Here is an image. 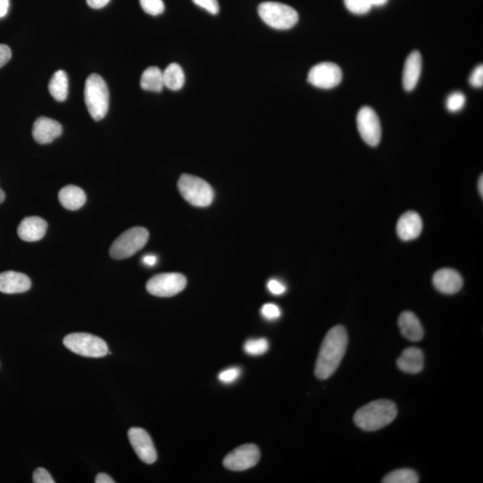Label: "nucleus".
<instances>
[{"instance_id": "nucleus-1", "label": "nucleus", "mask_w": 483, "mask_h": 483, "mask_svg": "<svg viewBox=\"0 0 483 483\" xmlns=\"http://www.w3.org/2000/svg\"><path fill=\"white\" fill-rule=\"evenodd\" d=\"M348 344V332L343 326H336L328 332L316 361L317 378L327 379L334 374L345 357Z\"/></svg>"}, {"instance_id": "nucleus-2", "label": "nucleus", "mask_w": 483, "mask_h": 483, "mask_svg": "<svg viewBox=\"0 0 483 483\" xmlns=\"http://www.w3.org/2000/svg\"><path fill=\"white\" fill-rule=\"evenodd\" d=\"M398 416L395 403L375 400L358 409L354 416L355 425L363 431H375L390 425Z\"/></svg>"}, {"instance_id": "nucleus-3", "label": "nucleus", "mask_w": 483, "mask_h": 483, "mask_svg": "<svg viewBox=\"0 0 483 483\" xmlns=\"http://www.w3.org/2000/svg\"><path fill=\"white\" fill-rule=\"evenodd\" d=\"M85 100L89 113L94 120H102L108 113L109 93L108 85L102 77L93 74L85 82Z\"/></svg>"}, {"instance_id": "nucleus-4", "label": "nucleus", "mask_w": 483, "mask_h": 483, "mask_svg": "<svg viewBox=\"0 0 483 483\" xmlns=\"http://www.w3.org/2000/svg\"><path fill=\"white\" fill-rule=\"evenodd\" d=\"M177 188L183 199L195 207H207L214 199V191L209 183L192 175H182Z\"/></svg>"}, {"instance_id": "nucleus-5", "label": "nucleus", "mask_w": 483, "mask_h": 483, "mask_svg": "<svg viewBox=\"0 0 483 483\" xmlns=\"http://www.w3.org/2000/svg\"><path fill=\"white\" fill-rule=\"evenodd\" d=\"M258 13L263 22L277 30L291 29L299 19L294 8L280 2H263L258 8Z\"/></svg>"}, {"instance_id": "nucleus-6", "label": "nucleus", "mask_w": 483, "mask_h": 483, "mask_svg": "<svg viewBox=\"0 0 483 483\" xmlns=\"http://www.w3.org/2000/svg\"><path fill=\"white\" fill-rule=\"evenodd\" d=\"M149 239L146 228L135 227L121 234L111 245L109 254L115 260L126 259L145 247Z\"/></svg>"}, {"instance_id": "nucleus-7", "label": "nucleus", "mask_w": 483, "mask_h": 483, "mask_svg": "<svg viewBox=\"0 0 483 483\" xmlns=\"http://www.w3.org/2000/svg\"><path fill=\"white\" fill-rule=\"evenodd\" d=\"M63 343L71 352L82 357L100 358L109 354V348L104 340L91 334H69L65 337Z\"/></svg>"}, {"instance_id": "nucleus-8", "label": "nucleus", "mask_w": 483, "mask_h": 483, "mask_svg": "<svg viewBox=\"0 0 483 483\" xmlns=\"http://www.w3.org/2000/svg\"><path fill=\"white\" fill-rule=\"evenodd\" d=\"M186 278L180 273H163L154 276L146 284L147 291L159 297H171L186 289Z\"/></svg>"}, {"instance_id": "nucleus-9", "label": "nucleus", "mask_w": 483, "mask_h": 483, "mask_svg": "<svg viewBox=\"0 0 483 483\" xmlns=\"http://www.w3.org/2000/svg\"><path fill=\"white\" fill-rule=\"evenodd\" d=\"M357 121L363 140L370 146H377L381 139V126L376 112L370 106H363L358 112Z\"/></svg>"}, {"instance_id": "nucleus-10", "label": "nucleus", "mask_w": 483, "mask_h": 483, "mask_svg": "<svg viewBox=\"0 0 483 483\" xmlns=\"http://www.w3.org/2000/svg\"><path fill=\"white\" fill-rule=\"evenodd\" d=\"M260 458V453L257 446L254 444H245L230 452L224 458L223 464L228 470L242 472L256 467Z\"/></svg>"}, {"instance_id": "nucleus-11", "label": "nucleus", "mask_w": 483, "mask_h": 483, "mask_svg": "<svg viewBox=\"0 0 483 483\" xmlns=\"http://www.w3.org/2000/svg\"><path fill=\"white\" fill-rule=\"evenodd\" d=\"M343 73L341 68L331 62H322L314 66L308 75V82L317 88L332 89L341 82Z\"/></svg>"}, {"instance_id": "nucleus-12", "label": "nucleus", "mask_w": 483, "mask_h": 483, "mask_svg": "<svg viewBox=\"0 0 483 483\" xmlns=\"http://www.w3.org/2000/svg\"><path fill=\"white\" fill-rule=\"evenodd\" d=\"M128 438L136 455L145 464H152L157 460V452L153 441L146 431L141 428H131Z\"/></svg>"}, {"instance_id": "nucleus-13", "label": "nucleus", "mask_w": 483, "mask_h": 483, "mask_svg": "<svg viewBox=\"0 0 483 483\" xmlns=\"http://www.w3.org/2000/svg\"><path fill=\"white\" fill-rule=\"evenodd\" d=\"M435 289L446 295H454L460 291L464 281L462 276L453 269H441L432 278Z\"/></svg>"}, {"instance_id": "nucleus-14", "label": "nucleus", "mask_w": 483, "mask_h": 483, "mask_svg": "<svg viewBox=\"0 0 483 483\" xmlns=\"http://www.w3.org/2000/svg\"><path fill=\"white\" fill-rule=\"evenodd\" d=\"M62 133V126L58 121L46 117L37 118L32 127V136L40 144H50Z\"/></svg>"}, {"instance_id": "nucleus-15", "label": "nucleus", "mask_w": 483, "mask_h": 483, "mask_svg": "<svg viewBox=\"0 0 483 483\" xmlns=\"http://www.w3.org/2000/svg\"><path fill=\"white\" fill-rule=\"evenodd\" d=\"M31 287L28 276L12 271L0 273V292L4 294H20L28 291Z\"/></svg>"}, {"instance_id": "nucleus-16", "label": "nucleus", "mask_w": 483, "mask_h": 483, "mask_svg": "<svg viewBox=\"0 0 483 483\" xmlns=\"http://www.w3.org/2000/svg\"><path fill=\"white\" fill-rule=\"evenodd\" d=\"M423 221L417 212H407L399 218L396 225V233L403 241H412L420 235Z\"/></svg>"}, {"instance_id": "nucleus-17", "label": "nucleus", "mask_w": 483, "mask_h": 483, "mask_svg": "<svg viewBox=\"0 0 483 483\" xmlns=\"http://www.w3.org/2000/svg\"><path fill=\"white\" fill-rule=\"evenodd\" d=\"M47 224L40 217H27L23 218L19 227L17 234L21 239L25 242H36L45 236Z\"/></svg>"}, {"instance_id": "nucleus-18", "label": "nucleus", "mask_w": 483, "mask_h": 483, "mask_svg": "<svg viewBox=\"0 0 483 483\" xmlns=\"http://www.w3.org/2000/svg\"><path fill=\"white\" fill-rule=\"evenodd\" d=\"M423 59L419 52H413L405 60L403 71V86L407 91L416 87L422 73Z\"/></svg>"}, {"instance_id": "nucleus-19", "label": "nucleus", "mask_w": 483, "mask_h": 483, "mask_svg": "<svg viewBox=\"0 0 483 483\" xmlns=\"http://www.w3.org/2000/svg\"><path fill=\"white\" fill-rule=\"evenodd\" d=\"M398 327L403 336L412 342L420 341L423 339L425 331L422 323L413 313L404 312L400 314Z\"/></svg>"}, {"instance_id": "nucleus-20", "label": "nucleus", "mask_w": 483, "mask_h": 483, "mask_svg": "<svg viewBox=\"0 0 483 483\" xmlns=\"http://www.w3.org/2000/svg\"><path fill=\"white\" fill-rule=\"evenodd\" d=\"M396 366L402 372L411 373V374H416L422 372L425 366V357L423 351L417 348L405 349L402 352L401 357L396 361Z\"/></svg>"}, {"instance_id": "nucleus-21", "label": "nucleus", "mask_w": 483, "mask_h": 483, "mask_svg": "<svg viewBox=\"0 0 483 483\" xmlns=\"http://www.w3.org/2000/svg\"><path fill=\"white\" fill-rule=\"evenodd\" d=\"M59 203L69 210L81 209L86 203V194L84 190L76 186H67L59 191Z\"/></svg>"}, {"instance_id": "nucleus-22", "label": "nucleus", "mask_w": 483, "mask_h": 483, "mask_svg": "<svg viewBox=\"0 0 483 483\" xmlns=\"http://www.w3.org/2000/svg\"><path fill=\"white\" fill-rule=\"evenodd\" d=\"M141 87L145 91L161 93L165 87L162 71L157 67H148L142 73Z\"/></svg>"}, {"instance_id": "nucleus-23", "label": "nucleus", "mask_w": 483, "mask_h": 483, "mask_svg": "<svg viewBox=\"0 0 483 483\" xmlns=\"http://www.w3.org/2000/svg\"><path fill=\"white\" fill-rule=\"evenodd\" d=\"M49 90L52 96L58 102H65L68 95V77L63 70H58L49 81Z\"/></svg>"}, {"instance_id": "nucleus-24", "label": "nucleus", "mask_w": 483, "mask_h": 483, "mask_svg": "<svg viewBox=\"0 0 483 483\" xmlns=\"http://www.w3.org/2000/svg\"><path fill=\"white\" fill-rule=\"evenodd\" d=\"M163 81L171 91H179L185 85L186 76L179 64L172 63L163 71Z\"/></svg>"}, {"instance_id": "nucleus-25", "label": "nucleus", "mask_w": 483, "mask_h": 483, "mask_svg": "<svg viewBox=\"0 0 483 483\" xmlns=\"http://www.w3.org/2000/svg\"><path fill=\"white\" fill-rule=\"evenodd\" d=\"M383 483H417L419 476L416 471L412 469H399L393 471L382 480Z\"/></svg>"}, {"instance_id": "nucleus-26", "label": "nucleus", "mask_w": 483, "mask_h": 483, "mask_svg": "<svg viewBox=\"0 0 483 483\" xmlns=\"http://www.w3.org/2000/svg\"><path fill=\"white\" fill-rule=\"evenodd\" d=\"M269 345L266 339H249L245 343L244 350L247 354L258 357L269 350Z\"/></svg>"}, {"instance_id": "nucleus-27", "label": "nucleus", "mask_w": 483, "mask_h": 483, "mask_svg": "<svg viewBox=\"0 0 483 483\" xmlns=\"http://www.w3.org/2000/svg\"><path fill=\"white\" fill-rule=\"evenodd\" d=\"M140 4L142 10L150 16H159L165 10L162 0H140Z\"/></svg>"}, {"instance_id": "nucleus-28", "label": "nucleus", "mask_w": 483, "mask_h": 483, "mask_svg": "<svg viewBox=\"0 0 483 483\" xmlns=\"http://www.w3.org/2000/svg\"><path fill=\"white\" fill-rule=\"evenodd\" d=\"M346 8L352 14H364L372 8L368 0H344Z\"/></svg>"}, {"instance_id": "nucleus-29", "label": "nucleus", "mask_w": 483, "mask_h": 483, "mask_svg": "<svg viewBox=\"0 0 483 483\" xmlns=\"http://www.w3.org/2000/svg\"><path fill=\"white\" fill-rule=\"evenodd\" d=\"M465 102H467V98L464 95L459 91H456L447 98V109L450 112H458L464 108Z\"/></svg>"}, {"instance_id": "nucleus-30", "label": "nucleus", "mask_w": 483, "mask_h": 483, "mask_svg": "<svg viewBox=\"0 0 483 483\" xmlns=\"http://www.w3.org/2000/svg\"><path fill=\"white\" fill-rule=\"evenodd\" d=\"M241 375V369L239 367H231L227 370H222L218 374L219 381L224 384H231L235 382Z\"/></svg>"}, {"instance_id": "nucleus-31", "label": "nucleus", "mask_w": 483, "mask_h": 483, "mask_svg": "<svg viewBox=\"0 0 483 483\" xmlns=\"http://www.w3.org/2000/svg\"><path fill=\"white\" fill-rule=\"evenodd\" d=\"M262 314L265 319L269 321H275L280 318L281 311L278 305L273 304H266L262 308Z\"/></svg>"}, {"instance_id": "nucleus-32", "label": "nucleus", "mask_w": 483, "mask_h": 483, "mask_svg": "<svg viewBox=\"0 0 483 483\" xmlns=\"http://www.w3.org/2000/svg\"><path fill=\"white\" fill-rule=\"evenodd\" d=\"M195 5H199L212 14H217L219 11L218 0H192Z\"/></svg>"}, {"instance_id": "nucleus-33", "label": "nucleus", "mask_w": 483, "mask_h": 483, "mask_svg": "<svg viewBox=\"0 0 483 483\" xmlns=\"http://www.w3.org/2000/svg\"><path fill=\"white\" fill-rule=\"evenodd\" d=\"M34 482L35 483H55L52 475L44 468H37L34 473Z\"/></svg>"}, {"instance_id": "nucleus-34", "label": "nucleus", "mask_w": 483, "mask_h": 483, "mask_svg": "<svg viewBox=\"0 0 483 483\" xmlns=\"http://www.w3.org/2000/svg\"><path fill=\"white\" fill-rule=\"evenodd\" d=\"M470 84L475 88H482L483 86V66L480 65L473 70L470 76Z\"/></svg>"}, {"instance_id": "nucleus-35", "label": "nucleus", "mask_w": 483, "mask_h": 483, "mask_svg": "<svg viewBox=\"0 0 483 483\" xmlns=\"http://www.w3.org/2000/svg\"><path fill=\"white\" fill-rule=\"evenodd\" d=\"M268 289L272 294L276 295H282L287 290L286 287H284L280 281L277 280H269L268 283Z\"/></svg>"}, {"instance_id": "nucleus-36", "label": "nucleus", "mask_w": 483, "mask_h": 483, "mask_svg": "<svg viewBox=\"0 0 483 483\" xmlns=\"http://www.w3.org/2000/svg\"><path fill=\"white\" fill-rule=\"evenodd\" d=\"M12 57V52L10 47L4 45V44H0V68L4 67L5 64L8 63Z\"/></svg>"}, {"instance_id": "nucleus-37", "label": "nucleus", "mask_w": 483, "mask_h": 483, "mask_svg": "<svg viewBox=\"0 0 483 483\" xmlns=\"http://www.w3.org/2000/svg\"><path fill=\"white\" fill-rule=\"evenodd\" d=\"M89 7L94 8V10H100V8L106 7L111 0H86Z\"/></svg>"}, {"instance_id": "nucleus-38", "label": "nucleus", "mask_w": 483, "mask_h": 483, "mask_svg": "<svg viewBox=\"0 0 483 483\" xmlns=\"http://www.w3.org/2000/svg\"><path fill=\"white\" fill-rule=\"evenodd\" d=\"M96 483H114L113 479L106 473H99L95 478Z\"/></svg>"}, {"instance_id": "nucleus-39", "label": "nucleus", "mask_w": 483, "mask_h": 483, "mask_svg": "<svg viewBox=\"0 0 483 483\" xmlns=\"http://www.w3.org/2000/svg\"><path fill=\"white\" fill-rule=\"evenodd\" d=\"M10 3V0H0V19L8 14Z\"/></svg>"}, {"instance_id": "nucleus-40", "label": "nucleus", "mask_w": 483, "mask_h": 483, "mask_svg": "<svg viewBox=\"0 0 483 483\" xmlns=\"http://www.w3.org/2000/svg\"><path fill=\"white\" fill-rule=\"evenodd\" d=\"M142 262H144L145 265L153 267L156 265L157 257L155 256H146L144 257Z\"/></svg>"}, {"instance_id": "nucleus-41", "label": "nucleus", "mask_w": 483, "mask_h": 483, "mask_svg": "<svg viewBox=\"0 0 483 483\" xmlns=\"http://www.w3.org/2000/svg\"><path fill=\"white\" fill-rule=\"evenodd\" d=\"M368 1L372 7H381L386 5L389 0H368Z\"/></svg>"}, {"instance_id": "nucleus-42", "label": "nucleus", "mask_w": 483, "mask_h": 483, "mask_svg": "<svg viewBox=\"0 0 483 483\" xmlns=\"http://www.w3.org/2000/svg\"><path fill=\"white\" fill-rule=\"evenodd\" d=\"M478 188H479L480 194H481V196L482 197L483 196V177H482V175L481 177H480V179H479Z\"/></svg>"}, {"instance_id": "nucleus-43", "label": "nucleus", "mask_w": 483, "mask_h": 483, "mask_svg": "<svg viewBox=\"0 0 483 483\" xmlns=\"http://www.w3.org/2000/svg\"><path fill=\"white\" fill-rule=\"evenodd\" d=\"M5 199V192L3 191V190L1 188H0V204L4 203Z\"/></svg>"}]
</instances>
